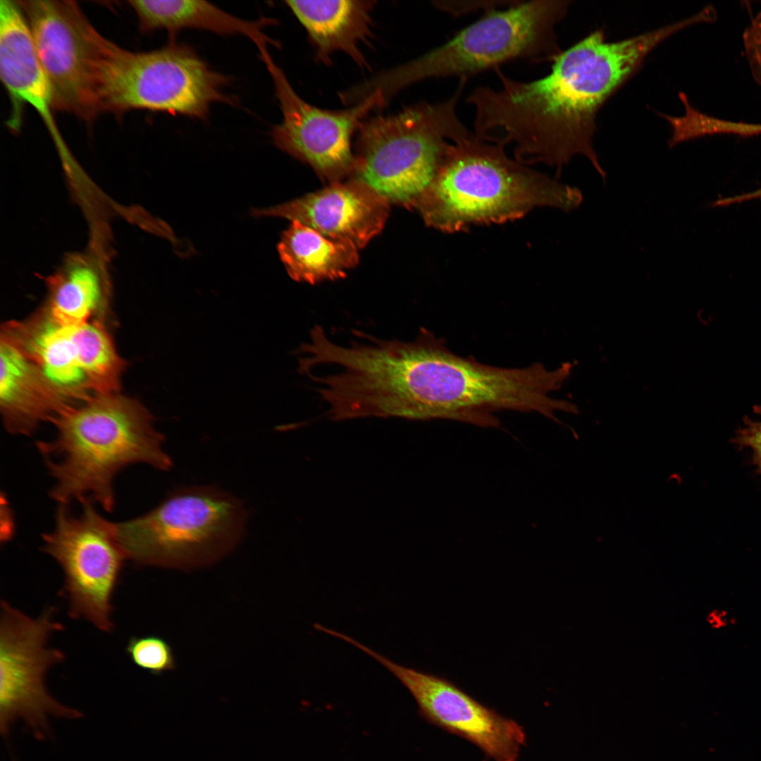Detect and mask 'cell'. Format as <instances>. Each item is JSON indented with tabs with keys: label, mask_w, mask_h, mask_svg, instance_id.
Masks as SVG:
<instances>
[{
	"label": "cell",
	"mask_w": 761,
	"mask_h": 761,
	"mask_svg": "<svg viewBox=\"0 0 761 761\" xmlns=\"http://www.w3.org/2000/svg\"><path fill=\"white\" fill-rule=\"evenodd\" d=\"M79 514L59 504L54 528L42 536L41 550L61 567V593L72 618L89 621L104 632L114 629L113 595L127 559L115 523L102 516L92 503L82 502Z\"/></svg>",
	"instance_id": "cell-11"
},
{
	"label": "cell",
	"mask_w": 761,
	"mask_h": 761,
	"mask_svg": "<svg viewBox=\"0 0 761 761\" xmlns=\"http://www.w3.org/2000/svg\"><path fill=\"white\" fill-rule=\"evenodd\" d=\"M153 420L140 402L116 392L96 394L64 408L50 421L56 437L36 444L56 481L51 497L59 504L95 502L111 512L113 481L125 467L143 463L169 471L173 460Z\"/></svg>",
	"instance_id": "cell-3"
},
{
	"label": "cell",
	"mask_w": 761,
	"mask_h": 761,
	"mask_svg": "<svg viewBox=\"0 0 761 761\" xmlns=\"http://www.w3.org/2000/svg\"><path fill=\"white\" fill-rule=\"evenodd\" d=\"M376 1L366 0L286 1L305 29L318 62L328 65L342 52L361 68H368L361 45L372 35Z\"/></svg>",
	"instance_id": "cell-18"
},
{
	"label": "cell",
	"mask_w": 761,
	"mask_h": 761,
	"mask_svg": "<svg viewBox=\"0 0 761 761\" xmlns=\"http://www.w3.org/2000/svg\"><path fill=\"white\" fill-rule=\"evenodd\" d=\"M390 206L369 187L349 178L287 202L253 209L252 214L298 221L329 238L352 243L359 249L382 231Z\"/></svg>",
	"instance_id": "cell-15"
},
{
	"label": "cell",
	"mask_w": 761,
	"mask_h": 761,
	"mask_svg": "<svg viewBox=\"0 0 761 761\" xmlns=\"http://www.w3.org/2000/svg\"><path fill=\"white\" fill-rule=\"evenodd\" d=\"M0 75L15 110L9 120L10 127L18 128L20 105L28 104L38 113L63 151V142L53 115L51 87L18 1H0Z\"/></svg>",
	"instance_id": "cell-16"
},
{
	"label": "cell",
	"mask_w": 761,
	"mask_h": 761,
	"mask_svg": "<svg viewBox=\"0 0 761 761\" xmlns=\"http://www.w3.org/2000/svg\"><path fill=\"white\" fill-rule=\"evenodd\" d=\"M583 200L578 187L509 157L498 141L471 132L449 144L414 209L428 226L454 233L519 219L538 207L570 212Z\"/></svg>",
	"instance_id": "cell-4"
},
{
	"label": "cell",
	"mask_w": 761,
	"mask_h": 761,
	"mask_svg": "<svg viewBox=\"0 0 761 761\" xmlns=\"http://www.w3.org/2000/svg\"><path fill=\"white\" fill-rule=\"evenodd\" d=\"M753 413L757 417L745 416L732 442L741 448H748L752 451L753 464L761 475V406H754Z\"/></svg>",
	"instance_id": "cell-23"
},
{
	"label": "cell",
	"mask_w": 761,
	"mask_h": 761,
	"mask_svg": "<svg viewBox=\"0 0 761 761\" xmlns=\"http://www.w3.org/2000/svg\"><path fill=\"white\" fill-rule=\"evenodd\" d=\"M248 514L241 500L215 485L180 488L149 512L115 523L127 559L180 570L210 565L241 541Z\"/></svg>",
	"instance_id": "cell-7"
},
{
	"label": "cell",
	"mask_w": 761,
	"mask_h": 761,
	"mask_svg": "<svg viewBox=\"0 0 761 761\" xmlns=\"http://www.w3.org/2000/svg\"><path fill=\"white\" fill-rule=\"evenodd\" d=\"M18 2L49 82L54 109L91 122L103 111L101 73L112 42L73 1Z\"/></svg>",
	"instance_id": "cell-10"
},
{
	"label": "cell",
	"mask_w": 761,
	"mask_h": 761,
	"mask_svg": "<svg viewBox=\"0 0 761 761\" xmlns=\"http://www.w3.org/2000/svg\"><path fill=\"white\" fill-rule=\"evenodd\" d=\"M437 103L422 102L394 114L365 118L357 132L351 179L386 199L414 209L433 181L449 144L468 135L457 113L465 86Z\"/></svg>",
	"instance_id": "cell-6"
},
{
	"label": "cell",
	"mask_w": 761,
	"mask_h": 761,
	"mask_svg": "<svg viewBox=\"0 0 761 761\" xmlns=\"http://www.w3.org/2000/svg\"><path fill=\"white\" fill-rule=\"evenodd\" d=\"M126 652L136 666L154 675H161L176 668L172 647L159 636L132 637Z\"/></svg>",
	"instance_id": "cell-22"
},
{
	"label": "cell",
	"mask_w": 761,
	"mask_h": 761,
	"mask_svg": "<svg viewBox=\"0 0 761 761\" xmlns=\"http://www.w3.org/2000/svg\"><path fill=\"white\" fill-rule=\"evenodd\" d=\"M129 4L137 16L140 27L146 32L165 30L175 35L182 30L197 29L222 36L244 35L259 51L268 49V44L278 47L263 31L265 27L277 23L273 18L244 20L199 0H138Z\"/></svg>",
	"instance_id": "cell-19"
},
{
	"label": "cell",
	"mask_w": 761,
	"mask_h": 761,
	"mask_svg": "<svg viewBox=\"0 0 761 761\" xmlns=\"http://www.w3.org/2000/svg\"><path fill=\"white\" fill-rule=\"evenodd\" d=\"M570 1H516L505 9L485 11L477 21L421 56L356 85L360 99L377 94L383 107L397 93L438 78L468 79L518 58L552 61L561 53L556 26Z\"/></svg>",
	"instance_id": "cell-5"
},
{
	"label": "cell",
	"mask_w": 761,
	"mask_h": 761,
	"mask_svg": "<svg viewBox=\"0 0 761 761\" xmlns=\"http://www.w3.org/2000/svg\"><path fill=\"white\" fill-rule=\"evenodd\" d=\"M229 81L187 44L132 51L113 42L103 66L101 102L103 111L146 109L204 120L214 104L236 103L224 92Z\"/></svg>",
	"instance_id": "cell-8"
},
{
	"label": "cell",
	"mask_w": 761,
	"mask_h": 761,
	"mask_svg": "<svg viewBox=\"0 0 761 761\" xmlns=\"http://www.w3.org/2000/svg\"><path fill=\"white\" fill-rule=\"evenodd\" d=\"M0 730L7 738L12 726L23 723L34 738L51 737L50 720L76 719L77 709L61 703L48 691L47 673L65 660L49 645L50 637L63 626L56 620V609L49 607L32 618L1 600Z\"/></svg>",
	"instance_id": "cell-9"
},
{
	"label": "cell",
	"mask_w": 761,
	"mask_h": 761,
	"mask_svg": "<svg viewBox=\"0 0 761 761\" xmlns=\"http://www.w3.org/2000/svg\"><path fill=\"white\" fill-rule=\"evenodd\" d=\"M0 404L6 429L30 435L40 421H51L68 406L67 395L54 386L8 335L0 346Z\"/></svg>",
	"instance_id": "cell-17"
},
{
	"label": "cell",
	"mask_w": 761,
	"mask_h": 761,
	"mask_svg": "<svg viewBox=\"0 0 761 761\" xmlns=\"http://www.w3.org/2000/svg\"><path fill=\"white\" fill-rule=\"evenodd\" d=\"M564 363L548 370L536 363L521 369L483 364L452 352L445 340L424 328L412 341H397L379 369L380 400L392 417L443 419L497 426L501 409L535 412L560 423L555 412L578 407L551 397L571 373Z\"/></svg>",
	"instance_id": "cell-2"
},
{
	"label": "cell",
	"mask_w": 761,
	"mask_h": 761,
	"mask_svg": "<svg viewBox=\"0 0 761 761\" xmlns=\"http://www.w3.org/2000/svg\"><path fill=\"white\" fill-rule=\"evenodd\" d=\"M691 25L689 18L617 42L596 30L554 58L550 72L531 81L497 69L500 87L480 85L467 97L474 107V134L512 144L520 162L563 166L586 157L604 181L593 147L596 117L605 103L659 44Z\"/></svg>",
	"instance_id": "cell-1"
},
{
	"label": "cell",
	"mask_w": 761,
	"mask_h": 761,
	"mask_svg": "<svg viewBox=\"0 0 761 761\" xmlns=\"http://www.w3.org/2000/svg\"><path fill=\"white\" fill-rule=\"evenodd\" d=\"M283 233L278 251L289 276L315 285L345 278L359 262V249L329 238L298 221Z\"/></svg>",
	"instance_id": "cell-20"
},
{
	"label": "cell",
	"mask_w": 761,
	"mask_h": 761,
	"mask_svg": "<svg viewBox=\"0 0 761 761\" xmlns=\"http://www.w3.org/2000/svg\"><path fill=\"white\" fill-rule=\"evenodd\" d=\"M347 642L402 683L425 721L469 741L494 761H517L526 735L516 721L483 705L447 679L397 664L352 637Z\"/></svg>",
	"instance_id": "cell-13"
},
{
	"label": "cell",
	"mask_w": 761,
	"mask_h": 761,
	"mask_svg": "<svg viewBox=\"0 0 761 761\" xmlns=\"http://www.w3.org/2000/svg\"><path fill=\"white\" fill-rule=\"evenodd\" d=\"M512 1H434L433 5L445 12L454 16H460L477 10L485 11L495 9L501 5L508 4Z\"/></svg>",
	"instance_id": "cell-25"
},
{
	"label": "cell",
	"mask_w": 761,
	"mask_h": 761,
	"mask_svg": "<svg viewBox=\"0 0 761 761\" xmlns=\"http://www.w3.org/2000/svg\"><path fill=\"white\" fill-rule=\"evenodd\" d=\"M743 42L751 75L756 83L761 87V9L745 28Z\"/></svg>",
	"instance_id": "cell-24"
},
{
	"label": "cell",
	"mask_w": 761,
	"mask_h": 761,
	"mask_svg": "<svg viewBox=\"0 0 761 761\" xmlns=\"http://www.w3.org/2000/svg\"><path fill=\"white\" fill-rule=\"evenodd\" d=\"M753 199H761V187L754 191L742 193L734 197L719 199L716 201L715 204L716 206H723Z\"/></svg>",
	"instance_id": "cell-26"
},
{
	"label": "cell",
	"mask_w": 761,
	"mask_h": 761,
	"mask_svg": "<svg viewBox=\"0 0 761 761\" xmlns=\"http://www.w3.org/2000/svg\"><path fill=\"white\" fill-rule=\"evenodd\" d=\"M14 340L56 388L68 395L118 388L124 362L102 325L63 326L48 317Z\"/></svg>",
	"instance_id": "cell-14"
},
{
	"label": "cell",
	"mask_w": 761,
	"mask_h": 761,
	"mask_svg": "<svg viewBox=\"0 0 761 761\" xmlns=\"http://www.w3.org/2000/svg\"><path fill=\"white\" fill-rule=\"evenodd\" d=\"M102 290L101 277L93 262L81 258L70 261L53 282L48 318L63 326L87 322L101 303Z\"/></svg>",
	"instance_id": "cell-21"
},
{
	"label": "cell",
	"mask_w": 761,
	"mask_h": 761,
	"mask_svg": "<svg viewBox=\"0 0 761 761\" xmlns=\"http://www.w3.org/2000/svg\"><path fill=\"white\" fill-rule=\"evenodd\" d=\"M268 51L260 57L272 78L282 113L281 122L271 130L273 143L310 166L330 184L350 177L355 159L353 135L371 111L380 109L378 96L372 94L342 110L313 106L297 94Z\"/></svg>",
	"instance_id": "cell-12"
}]
</instances>
